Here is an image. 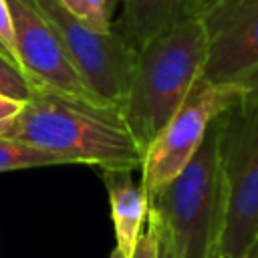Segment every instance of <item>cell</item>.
<instances>
[{"label":"cell","mask_w":258,"mask_h":258,"mask_svg":"<svg viewBox=\"0 0 258 258\" xmlns=\"http://www.w3.org/2000/svg\"><path fill=\"white\" fill-rule=\"evenodd\" d=\"M242 99L236 83H212L200 79L177 113L147 145L141 161V185L149 202L161 194L194 159L210 125Z\"/></svg>","instance_id":"5"},{"label":"cell","mask_w":258,"mask_h":258,"mask_svg":"<svg viewBox=\"0 0 258 258\" xmlns=\"http://www.w3.org/2000/svg\"><path fill=\"white\" fill-rule=\"evenodd\" d=\"M159 254H161V222L157 214L149 208L145 232H141L131 258H159Z\"/></svg>","instance_id":"14"},{"label":"cell","mask_w":258,"mask_h":258,"mask_svg":"<svg viewBox=\"0 0 258 258\" xmlns=\"http://www.w3.org/2000/svg\"><path fill=\"white\" fill-rule=\"evenodd\" d=\"M46 165H67V161L50 151L34 147L30 143L0 137V173L14 169H30V167H46Z\"/></svg>","instance_id":"11"},{"label":"cell","mask_w":258,"mask_h":258,"mask_svg":"<svg viewBox=\"0 0 258 258\" xmlns=\"http://www.w3.org/2000/svg\"><path fill=\"white\" fill-rule=\"evenodd\" d=\"M58 2L87 26L101 32L113 30L111 0H58Z\"/></svg>","instance_id":"12"},{"label":"cell","mask_w":258,"mask_h":258,"mask_svg":"<svg viewBox=\"0 0 258 258\" xmlns=\"http://www.w3.org/2000/svg\"><path fill=\"white\" fill-rule=\"evenodd\" d=\"M32 91H34V85L22 73V69L14 64L6 54L0 52V93L14 99L28 101Z\"/></svg>","instance_id":"13"},{"label":"cell","mask_w":258,"mask_h":258,"mask_svg":"<svg viewBox=\"0 0 258 258\" xmlns=\"http://www.w3.org/2000/svg\"><path fill=\"white\" fill-rule=\"evenodd\" d=\"M155 212V210H153ZM157 214V212H155ZM159 218V216H157ZM159 222H161V218H159ZM159 258H175V254H173V248H171V242H169V236H167V232H165V226H163V222H161V254H159Z\"/></svg>","instance_id":"18"},{"label":"cell","mask_w":258,"mask_h":258,"mask_svg":"<svg viewBox=\"0 0 258 258\" xmlns=\"http://www.w3.org/2000/svg\"><path fill=\"white\" fill-rule=\"evenodd\" d=\"M200 2H202V12H204V10H206V8H208V6H210L214 0H200Z\"/></svg>","instance_id":"20"},{"label":"cell","mask_w":258,"mask_h":258,"mask_svg":"<svg viewBox=\"0 0 258 258\" xmlns=\"http://www.w3.org/2000/svg\"><path fill=\"white\" fill-rule=\"evenodd\" d=\"M200 18L208 34L204 79L234 83L258 67V0H214Z\"/></svg>","instance_id":"8"},{"label":"cell","mask_w":258,"mask_h":258,"mask_svg":"<svg viewBox=\"0 0 258 258\" xmlns=\"http://www.w3.org/2000/svg\"><path fill=\"white\" fill-rule=\"evenodd\" d=\"M234 83L242 89V99L244 101L258 105V67H254L252 71H248L246 75L236 79Z\"/></svg>","instance_id":"17"},{"label":"cell","mask_w":258,"mask_h":258,"mask_svg":"<svg viewBox=\"0 0 258 258\" xmlns=\"http://www.w3.org/2000/svg\"><path fill=\"white\" fill-rule=\"evenodd\" d=\"M8 8L12 14L18 64L30 83L62 95L101 101L85 85L46 18L28 0H8Z\"/></svg>","instance_id":"7"},{"label":"cell","mask_w":258,"mask_h":258,"mask_svg":"<svg viewBox=\"0 0 258 258\" xmlns=\"http://www.w3.org/2000/svg\"><path fill=\"white\" fill-rule=\"evenodd\" d=\"M121 16L113 28L135 48H143L153 38L171 28L202 16L200 0H119Z\"/></svg>","instance_id":"9"},{"label":"cell","mask_w":258,"mask_h":258,"mask_svg":"<svg viewBox=\"0 0 258 258\" xmlns=\"http://www.w3.org/2000/svg\"><path fill=\"white\" fill-rule=\"evenodd\" d=\"M54 28L85 85L105 103L121 107L133 75L137 50L113 28L95 30L75 18L58 0H28Z\"/></svg>","instance_id":"6"},{"label":"cell","mask_w":258,"mask_h":258,"mask_svg":"<svg viewBox=\"0 0 258 258\" xmlns=\"http://www.w3.org/2000/svg\"><path fill=\"white\" fill-rule=\"evenodd\" d=\"M236 258H258V240H256L244 254H240V256H236Z\"/></svg>","instance_id":"19"},{"label":"cell","mask_w":258,"mask_h":258,"mask_svg":"<svg viewBox=\"0 0 258 258\" xmlns=\"http://www.w3.org/2000/svg\"><path fill=\"white\" fill-rule=\"evenodd\" d=\"M2 54H4V52H2Z\"/></svg>","instance_id":"22"},{"label":"cell","mask_w":258,"mask_h":258,"mask_svg":"<svg viewBox=\"0 0 258 258\" xmlns=\"http://www.w3.org/2000/svg\"><path fill=\"white\" fill-rule=\"evenodd\" d=\"M4 137L99 169H137L143 149L121 107L36 87Z\"/></svg>","instance_id":"1"},{"label":"cell","mask_w":258,"mask_h":258,"mask_svg":"<svg viewBox=\"0 0 258 258\" xmlns=\"http://www.w3.org/2000/svg\"><path fill=\"white\" fill-rule=\"evenodd\" d=\"M109 258H123V256H121V254H119V252H117V250H113V252H111V254H109Z\"/></svg>","instance_id":"21"},{"label":"cell","mask_w":258,"mask_h":258,"mask_svg":"<svg viewBox=\"0 0 258 258\" xmlns=\"http://www.w3.org/2000/svg\"><path fill=\"white\" fill-rule=\"evenodd\" d=\"M206 60L208 34L200 16L137 50L121 113L143 151L202 79Z\"/></svg>","instance_id":"2"},{"label":"cell","mask_w":258,"mask_h":258,"mask_svg":"<svg viewBox=\"0 0 258 258\" xmlns=\"http://www.w3.org/2000/svg\"><path fill=\"white\" fill-rule=\"evenodd\" d=\"M24 103L26 101H22V99H14V97L0 93V137L6 135V131L12 127L16 117L22 113Z\"/></svg>","instance_id":"16"},{"label":"cell","mask_w":258,"mask_h":258,"mask_svg":"<svg viewBox=\"0 0 258 258\" xmlns=\"http://www.w3.org/2000/svg\"><path fill=\"white\" fill-rule=\"evenodd\" d=\"M149 208L161 218L175 258H222L226 183L218 119L187 167L149 202Z\"/></svg>","instance_id":"3"},{"label":"cell","mask_w":258,"mask_h":258,"mask_svg":"<svg viewBox=\"0 0 258 258\" xmlns=\"http://www.w3.org/2000/svg\"><path fill=\"white\" fill-rule=\"evenodd\" d=\"M109 196L111 222L115 230V250L123 258H131L143 226L149 216V196L141 181L131 177V169H101Z\"/></svg>","instance_id":"10"},{"label":"cell","mask_w":258,"mask_h":258,"mask_svg":"<svg viewBox=\"0 0 258 258\" xmlns=\"http://www.w3.org/2000/svg\"><path fill=\"white\" fill-rule=\"evenodd\" d=\"M218 123L226 183L222 258H236L258 240V105L240 99Z\"/></svg>","instance_id":"4"},{"label":"cell","mask_w":258,"mask_h":258,"mask_svg":"<svg viewBox=\"0 0 258 258\" xmlns=\"http://www.w3.org/2000/svg\"><path fill=\"white\" fill-rule=\"evenodd\" d=\"M0 52H4L14 64H18L16 42H14V26H12V14H10V8H8V0H0Z\"/></svg>","instance_id":"15"}]
</instances>
